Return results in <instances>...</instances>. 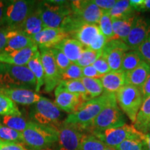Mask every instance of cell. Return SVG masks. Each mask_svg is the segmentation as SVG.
Segmentation results:
<instances>
[{
    "label": "cell",
    "instance_id": "cell-1",
    "mask_svg": "<svg viewBox=\"0 0 150 150\" xmlns=\"http://www.w3.org/2000/svg\"><path fill=\"white\" fill-rule=\"evenodd\" d=\"M117 103L115 94L104 93L99 97L84 102L76 111L69 114L63 123L77 127L87 132L93 120L101 111L109 105Z\"/></svg>",
    "mask_w": 150,
    "mask_h": 150
},
{
    "label": "cell",
    "instance_id": "cell-2",
    "mask_svg": "<svg viewBox=\"0 0 150 150\" xmlns=\"http://www.w3.org/2000/svg\"><path fill=\"white\" fill-rule=\"evenodd\" d=\"M22 134L23 144L30 150L50 148L58 142L59 129L55 127L29 122Z\"/></svg>",
    "mask_w": 150,
    "mask_h": 150
},
{
    "label": "cell",
    "instance_id": "cell-3",
    "mask_svg": "<svg viewBox=\"0 0 150 150\" xmlns=\"http://www.w3.org/2000/svg\"><path fill=\"white\" fill-rule=\"evenodd\" d=\"M35 87L36 80L27 66L0 63V88L32 90Z\"/></svg>",
    "mask_w": 150,
    "mask_h": 150
},
{
    "label": "cell",
    "instance_id": "cell-4",
    "mask_svg": "<svg viewBox=\"0 0 150 150\" xmlns=\"http://www.w3.org/2000/svg\"><path fill=\"white\" fill-rule=\"evenodd\" d=\"M117 104L115 103L104 108L92 122L87 132L94 134L126 125L125 116Z\"/></svg>",
    "mask_w": 150,
    "mask_h": 150
},
{
    "label": "cell",
    "instance_id": "cell-5",
    "mask_svg": "<svg viewBox=\"0 0 150 150\" xmlns=\"http://www.w3.org/2000/svg\"><path fill=\"white\" fill-rule=\"evenodd\" d=\"M115 95L120 109L126 114L131 122L134 124L143 102L140 88L126 84L115 93Z\"/></svg>",
    "mask_w": 150,
    "mask_h": 150
},
{
    "label": "cell",
    "instance_id": "cell-6",
    "mask_svg": "<svg viewBox=\"0 0 150 150\" xmlns=\"http://www.w3.org/2000/svg\"><path fill=\"white\" fill-rule=\"evenodd\" d=\"M61 115V110L56 106L55 103L43 97L35 103L30 112L33 122L56 128H59V125L61 124L59 123Z\"/></svg>",
    "mask_w": 150,
    "mask_h": 150
},
{
    "label": "cell",
    "instance_id": "cell-7",
    "mask_svg": "<svg viewBox=\"0 0 150 150\" xmlns=\"http://www.w3.org/2000/svg\"><path fill=\"white\" fill-rule=\"evenodd\" d=\"M41 18L45 28H60L64 20L72 14L70 1L64 4H55L50 1L38 2Z\"/></svg>",
    "mask_w": 150,
    "mask_h": 150
},
{
    "label": "cell",
    "instance_id": "cell-8",
    "mask_svg": "<svg viewBox=\"0 0 150 150\" xmlns=\"http://www.w3.org/2000/svg\"><path fill=\"white\" fill-rule=\"evenodd\" d=\"M38 5L35 1H9L5 11L6 27L16 29L33 13Z\"/></svg>",
    "mask_w": 150,
    "mask_h": 150
},
{
    "label": "cell",
    "instance_id": "cell-9",
    "mask_svg": "<svg viewBox=\"0 0 150 150\" xmlns=\"http://www.w3.org/2000/svg\"><path fill=\"white\" fill-rule=\"evenodd\" d=\"M102 140L108 147L115 148L127 139L142 137L145 134L138 131L134 126L125 125L93 134Z\"/></svg>",
    "mask_w": 150,
    "mask_h": 150
},
{
    "label": "cell",
    "instance_id": "cell-10",
    "mask_svg": "<svg viewBox=\"0 0 150 150\" xmlns=\"http://www.w3.org/2000/svg\"><path fill=\"white\" fill-rule=\"evenodd\" d=\"M70 6L72 13L84 23L98 24L103 13L93 0L70 1Z\"/></svg>",
    "mask_w": 150,
    "mask_h": 150
},
{
    "label": "cell",
    "instance_id": "cell-11",
    "mask_svg": "<svg viewBox=\"0 0 150 150\" xmlns=\"http://www.w3.org/2000/svg\"><path fill=\"white\" fill-rule=\"evenodd\" d=\"M40 58L44 69L45 91L50 93L61 81V72L58 68L50 49H40Z\"/></svg>",
    "mask_w": 150,
    "mask_h": 150
},
{
    "label": "cell",
    "instance_id": "cell-12",
    "mask_svg": "<svg viewBox=\"0 0 150 150\" xmlns=\"http://www.w3.org/2000/svg\"><path fill=\"white\" fill-rule=\"evenodd\" d=\"M129 50L126 43L119 39L107 41L102 50V56L107 61L111 72L120 71L124 56Z\"/></svg>",
    "mask_w": 150,
    "mask_h": 150
},
{
    "label": "cell",
    "instance_id": "cell-13",
    "mask_svg": "<svg viewBox=\"0 0 150 150\" xmlns=\"http://www.w3.org/2000/svg\"><path fill=\"white\" fill-rule=\"evenodd\" d=\"M59 150H80L83 132L77 127L61 123L59 127Z\"/></svg>",
    "mask_w": 150,
    "mask_h": 150
},
{
    "label": "cell",
    "instance_id": "cell-14",
    "mask_svg": "<svg viewBox=\"0 0 150 150\" xmlns=\"http://www.w3.org/2000/svg\"><path fill=\"white\" fill-rule=\"evenodd\" d=\"M67 38L70 37L61 28H45L31 38L38 48L52 49Z\"/></svg>",
    "mask_w": 150,
    "mask_h": 150
},
{
    "label": "cell",
    "instance_id": "cell-15",
    "mask_svg": "<svg viewBox=\"0 0 150 150\" xmlns=\"http://www.w3.org/2000/svg\"><path fill=\"white\" fill-rule=\"evenodd\" d=\"M55 104L60 110L67 112L72 113L76 111L79 108L87 102V99L83 95L68 93L56 88L55 92Z\"/></svg>",
    "mask_w": 150,
    "mask_h": 150
},
{
    "label": "cell",
    "instance_id": "cell-16",
    "mask_svg": "<svg viewBox=\"0 0 150 150\" xmlns=\"http://www.w3.org/2000/svg\"><path fill=\"white\" fill-rule=\"evenodd\" d=\"M150 33V24L147 19L141 16H136L125 43L130 50H136L147 38Z\"/></svg>",
    "mask_w": 150,
    "mask_h": 150
},
{
    "label": "cell",
    "instance_id": "cell-17",
    "mask_svg": "<svg viewBox=\"0 0 150 150\" xmlns=\"http://www.w3.org/2000/svg\"><path fill=\"white\" fill-rule=\"evenodd\" d=\"M38 52V47L35 45L8 53L1 52L0 63L18 66H27L30 60Z\"/></svg>",
    "mask_w": 150,
    "mask_h": 150
},
{
    "label": "cell",
    "instance_id": "cell-18",
    "mask_svg": "<svg viewBox=\"0 0 150 150\" xmlns=\"http://www.w3.org/2000/svg\"><path fill=\"white\" fill-rule=\"evenodd\" d=\"M1 93L14 103L22 105H32L40 101L42 96L33 90L0 88Z\"/></svg>",
    "mask_w": 150,
    "mask_h": 150
},
{
    "label": "cell",
    "instance_id": "cell-19",
    "mask_svg": "<svg viewBox=\"0 0 150 150\" xmlns=\"http://www.w3.org/2000/svg\"><path fill=\"white\" fill-rule=\"evenodd\" d=\"M44 29L45 26L41 18V12L38 3L32 13L17 28L20 33L31 38L40 33Z\"/></svg>",
    "mask_w": 150,
    "mask_h": 150
},
{
    "label": "cell",
    "instance_id": "cell-20",
    "mask_svg": "<svg viewBox=\"0 0 150 150\" xmlns=\"http://www.w3.org/2000/svg\"><path fill=\"white\" fill-rule=\"evenodd\" d=\"M101 33L97 24L84 23L71 35L85 48H88L97 35Z\"/></svg>",
    "mask_w": 150,
    "mask_h": 150
},
{
    "label": "cell",
    "instance_id": "cell-21",
    "mask_svg": "<svg viewBox=\"0 0 150 150\" xmlns=\"http://www.w3.org/2000/svg\"><path fill=\"white\" fill-rule=\"evenodd\" d=\"M104 93L115 94L121 88L126 85L125 73L121 71L110 72L104 75L102 78Z\"/></svg>",
    "mask_w": 150,
    "mask_h": 150
},
{
    "label": "cell",
    "instance_id": "cell-22",
    "mask_svg": "<svg viewBox=\"0 0 150 150\" xmlns=\"http://www.w3.org/2000/svg\"><path fill=\"white\" fill-rule=\"evenodd\" d=\"M54 48L61 50L71 63H76L85 47L78 40L71 38H67Z\"/></svg>",
    "mask_w": 150,
    "mask_h": 150
},
{
    "label": "cell",
    "instance_id": "cell-23",
    "mask_svg": "<svg viewBox=\"0 0 150 150\" xmlns=\"http://www.w3.org/2000/svg\"><path fill=\"white\" fill-rule=\"evenodd\" d=\"M150 74V65L142 61L134 70L125 73L126 84L140 88Z\"/></svg>",
    "mask_w": 150,
    "mask_h": 150
},
{
    "label": "cell",
    "instance_id": "cell-24",
    "mask_svg": "<svg viewBox=\"0 0 150 150\" xmlns=\"http://www.w3.org/2000/svg\"><path fill=\"white\" fill-rule=\"evenodd\" d=\"M137 15L124 18H112V29H113V39H119L125 42L134 25Z\"/></svg>",
    "mask_w": 150,
    "mask_h": 150
},
{
    "label": "cell",
    "instance_id": "cell-25",
    "mask_svg": "<svg viewBox=\"0 0 150 150\" xmlns=\"http://www.w3.org/2000/svg\"><path fill=\"white\" fill-rule=\"evenodd\" d=\"M134 125L135 128L142 134L150 133V97L142 102Z\"/></svg>",
    "mask_w": 150,
    "mask_h": 150
},
{
    "label": "cell",
    "instance_id": "cell-26",
    "mask_svg": "<svg viewBox=\"0 0 150 150\" xmlns=\"http://www.w3.org/2000/svg\"><path fill=\"white\" fill-rule=\"evenodd\" d=\"M27 66L34 75L35 80H36V87H35V91L38 93L40 91L42 86L45 85L44 69H43L42 61H41L40 52H38L32 59L30 60Z\"/></svg>",
    "mask_w": 150,
    "mask_h": 150
},
{
    "label": "cell",
    "instance_id": "cell-27",
    "mask_svg": "<svg viewBox=\"0 0 150 150\" xmlns=\"http://www.w3.org/2000/svg\"><path fill=\"white\" fill-rule=\"evenodd\" d=\"M35 43L31 37L24 35V33L19 31L18 34L11 38L8 40V44L6 46L2 52H12L22 49L30 47L35 46Z\"/></svg>",
    "mask_w": 150,
    "mask_h": 150
},
{
    "label": "cell",
    "instance_id": "cell-28",
    "mask_svg": "<svg viewBox=\"0 0 150 150\" xmlns=\"http://www.w3.org/2000/svg\"><path fill=\"white\" fill-rule=\"evenodd\" d=\"M80 80L85 88L89 99L99 97L104 93V88L101 79H91L83 76Z\"/></svg>",
    "mask_w": 150,
    "mask_h": 150
},
{
    "label": "cell",
    "instance_id": "cell-29",
    "mask_svg": "<svg viewBox=\"0 0 150 150\" xmlns=\"http://www.w3.org/2000/svg\"><path fill=\"white\" fill-rule=\"evenodd\" d=\"M108 13L111 18H124L136 14L127 0L117 1L115 6L108 11Z\"/></svg>",
    "mask_w": 150,
    "mask_h": 150
},
{
    "label": "cell",
    "instance_id": "cell-30",
    "mask_svg": "<svg viewBox=\"0 0 150 150\" xmlns=\"http://www.w3.org/2000/svg\"><path fill=\"white\" fill-rule=\"evenodd\" d=\"M143 59L137 50L127 52L124 56L121 65V72L125 73L134 70L142 63Z\"/></svg>",
    "mask_w": 150,
    "mask_h": 150
},
{
    "label": "cell",
    "instance_id": "cell-31",
    "mask_svg": "<svg viewBox=\"0 0 150 150\" xmlns=\"http://www.w3.org/2000/svg\"><path fill=\"white\" fill-rule=\"evenodd\" d=\"M57 88L67 91L68 93L79 94L86 97L87 101L90 100L87 96V93L81 80H70L63 81L61 80L58 85Z\"/></svg>",
    "mask_w": 150,
    "mask_h": 150
},
{
    "label": "cell",
    "instance_id": "cell-32",
    "mask_svg": "<svg viewBox=\"0 0 150 150\" xmlns=\"http://www.w3.org/2000/svg\"><path fill=\"white\" fill-rule=\"evenodd\" d=\"M0 115L22 116V112L16 103L1 93H0Z\"/></svg>",
    "mask_w": 150,
    "mask_h": 150
},
{
    "label": "cell",
    "instance_id": "cell-33",
    "mask_svg": "<svg viewBox=\"0 0 150 150\" xmlns=\"http://www.w3.org/2000/svg\"><path fill=\"white\" fill-rule=\"evenodd\" d=\"M106 145L93 134H84L80 146V150H105Z\"/></svg>",
    "mask_w": 150,
    "mask_h": 150
},
{
    "label": "cell",
    "instance_id": "cell-34",
    "mask_svg": "<svg viewBox=\"0 0 150 150\" xmlns=\"http://www.w3.org/2000/svg\"><path fill=\"white\" fill-rule=\"evenodd\" d=\"M145 136L127 139L115 147L116 150H147Z\"/></svg>",
    "mask_w": 150,
    "mask_h": 150
},
{
    "label": "cell",
    "instance_id": "cell-35",
    "mask_svg": "<svg viewBox=\"0 0 150 150\" xmlns=\"http://www.w3.org/2000/svg\"><path fill=\"white\" fill-rule=\"evenodd\" d=\"M97 25L100 29L101 33L104 35L107 41L113 39L114 33L112 29V18L108 13V11H103L102 16Z\"/></svg>",
    "mask_w": 150,
    "mask_h": 150
},
{
    "label": "cell",
    "instance_id": "cell-36",
    "mask_svg": "<svg viewBox=\"0 0 150 150\" xmlns=\"http://www.w3.org/2000/svg\"><path fill=\"white\" fill-rule=\"evenodd\" d=\"M102 52L94 51L89 48H84L76 64L81 67L93 65V63L102 56Z\"/></svg>",
    "mask_w": 150,
    "mask_h": 150
},
{
    "label": "cell",
    "instance_id": "cell-37",
    "mask_svg": "<svg viewBox=\"0 0 150 150\" xmlns=\"http://www.w3.org/2000/svg\"><path fill=\"white\" fill-rule=\"evenodd\" d=\"M2 122L5 126L9 128L19 132H23L29 122L26 121V120L22 116L6 115L2 117Z\"/></svg>",
    "mask_w": 150,
    "mask_h": 150
},
{
    "label": "cell",
    "instance_id": "cell-38",
    "mask_svg": "<svg viewBox=\"0 0 150 150\" xmlns=\"http://www.w3.org/2000/svg\"><path fill=\"white\" fill-rule=\"evenodd\" d=\"M0 139L5 141L23 144L22 132H19L5 125H0Z\"/></svg>",
    "mask_w": 150,
    "mask_h": 150
},
{
    "label": "cell",
    "instance_id": "cell-39",
    "mask_svg": "<svg viewBox=\"0 0 150 150\" xmlns=\"http://www.w3.org/2000/svg\"><path fill=\"white\" fill-rule=\"evenodd\" d=\"M61 80H80L83 77L82 74V67L79 66L76 63H72L64 72L61 74Z\"/></svg>",
    "mask_w": 150,
    "mask_h": 150
},
{
    "label": "cell",
    "instance_id": "cell-40",
    "mask_svg": "<svg viewBox=\"0 0 150 150\" xmlns=\"http://www.w3.org/2000/svg\"><path fill=\"white\" fill-rule=\"evenodd\" d=\"M50 50L54 56L56 64L61 74L62 72H64L67 67L70 66L72 63L61 50H58L56 48H52L50 49Z\"/></svg>",
    "mask_w": 150,
    "mask_h": 150
},
{
    "label": "cell",
    "instance_id": "cell-41",
    "mask_svg": "<svg viewBox=\"0 0 150 150\" xmlns=\"http://www.w3.org/2000/svg\"><path fill=\"white\" fill-rule=\"evenodd\" d=\"M18 29L8 27L0 28V53L2 52L11 38L18 34Z\"/></svg>",
    "mask_w": 150,
    "mask_h": 150
},
{
    "label": "cell",
    "instance_id": "cell-42",
    "mask_svg": "<svg viewBox=\"0 0 150 150\" xmlns=\"http://www.w3.org/2000/svg\"><path fill=\"white\" fill-rule=\"evenodd\" d=\"M143 61L150 65V33L146 40L137 48Z\"/></svg>",
    "mask_w": 150,
    "mask_h": 150
},
{
    "label": "cell",
    "instance_id": "cell-43",
    "mask_svg": "<svg viewBox=\"0 0 150 150\" xmlns=\"http://www.w3.org/2000/svg\"><path fill=\"white\" fill-rule=\"evenodd\" d=\"M93 66L95 67V70L102 75V76H104V75L109 73L110 72H111L107 61H106V59L102 56H102H101L100 57L93 63Z\"/></svg>",
    "mask_w": 150,
    "mask_h": 150
},
{
    "label": "cell",
    "instance_id": "cell-44",
    "mask_svg": "<svg viewBox=\"0 0 150 150\" xmlns=\"http://www.w3.org/2000/svg\"><path fill=\"white\" fill-rule=\"evenodd\" d=\"M106 42H107L106 38L102 33H100L97 35L96 38L95 39V40L93 41L88 48L91 49L94 51L102 52Z\"/></svg>",
    "mask_w": 150,
    "mask_h": 150
},
{
    "label": "cell",
    "instance_id": "cell-45",
    "mask_svg": "<svg viewBox=\"0 0 150 150\" xmlns=\"http://www.w3.org/2000/svg\"><path fill=\"white\" fill-rule=\"evenodd\" d=\"M82 74L83 77L91 78V79H101L102 76L97 71L93 65L82 67Z\"/></svg>",
    "mask_w": 150,
    "mask_h": 150
},
{
    "label": "cell",
    "instance_id": "cell-46",
    "mask_svg": "<svg viewBox=\"0 0 150 150\" xmlns=\"http://www.w3.org/2000/svg\"><path fill=\"white\" fill-rule=\"evenodd\" d=\"M0 150H24V148L22 144L0 139Z\"/></svg>",
    "mask_w": 150,
    "mask_h": 150
},
{
    "label": "cell",
    "instance_id": "cell-47",
    "mask_svg": "<svg viewBox=\"0 0 150 150\" xmlns=\"http://www.w3.org/2000/svg\"><path fill=\"white\" fill-rule=\"evenodd\" d=\"M94 2L102 11H108L117 2L115 0H93Z\"/></svg>",
    "mask_w": 150,
    "mask_h": 150
},
{
    "label": "cell",
    "instance_id": "cell-48",
    "mask_svg": "<svg viewBox=\"0 0 150 150\" xmlns=\"http://www.w3.org/2000/svg\"><path fill=\"white\" fill-rule=\"evenodd\" d=\"M143 101L150 97V74L140 88Z\"/></svg>",
    "mask_w": 150,
    "mask_h": 150
},
{
    "label": "cell",
    "instance_id": "cell-49",
    "mask_svg": "<svg viewBox=\"0 0 150 150\" xmlns=\"http://www.w3.org/2000/svg\"><path fill=\"white\" fill-rule=\"evenodd\" d=\"M9 1H0V28L6 27L5 11Z\"/></svg>",
    "mask_w": 150,
    "mask_h": 150
},
{
    "label": "cell",
    "instance_id": "cell-50",
    "mask_svg": "<svg viewBox=\"0 0 150 150\" xmlns=\"http://www.w3.org/2000/svg\"><path fill=\"white\" fill-rule=\"evenodd\" d=\"M138 11V12L150 11V0H143Z\"/></svg>",
    "mask_w": 150,
    "mask_h": 150
},
{
    "label": "cell",
    "instance_id": "cell-51",
    "mask_svg": "<svg viewBox=\"0 0 150 150\" xmlns=\"http://www.w3.org/2000/svg\"><path fill=\"white\" fill-rule=\"evenodd\" d=\"M145 141H146V145H147V150H150V133L146 134Z\"/></svg>",
    "mask_w": 150,
    "mask_h": 150
},
{
    "label": "cell",
    "instance_id": "cell-52",
    "mask_svg": "<svg viewBox=\"0 0 150 150\" xmlns=\"http://www.w3.org/2000/svg\"><path fill=\"white\" fill-rule=\"evenodd\" d=\"M105 150H116V149H115V148L108 147V146H106V149H105Z\"/></svg>",
    "mask_w": 150,
    "mask_h": 150
},
{
    "label": "cell",
    "instance_id": "cell-53",
    "mask_svg": "<svg viewBox=\"0 0 150 150\" xmlns=\"http://www.w3.org/2000/svg\"><path fill=\"white\" fill-rule=\"evenodd\" d=\"M41 150H54V149H50V148H45V149H41Z\"/></svg>",
    "mask_w": 150,
    "mask_h": 150
},
{
    "label": "cell",
    "instance_id": "cell-54",
    "mask_svg": "<svg viewBox=\"0 0 150 150\" xmlns=\"http://www.w3.org/2000/svg\"><path fill=\"white\" fill-rule=\"evenodd\" d=\"M23 145V147H24V150H30V149H28V148H27V147H25V146H24V145Z\"/></svg>",
    "mask_w": 150,
    "mask_h": 150
}]
</instances>
